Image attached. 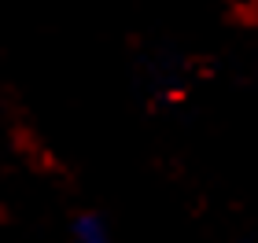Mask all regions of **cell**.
Returning a JSON list of instances; mask_svg holds the SVG:
<instances>
[{"label": "cell", "mask_w": 258, "mask_h": 243, "mask_svg": "<svg viewBox=\"0 0 258 243\" xmlns=\"http://www.w3.org/2000/svg\"><path fill=\"white\" fill-rule=\"evenodd\" d=\"M70 236H74V243H111V228L103 221V214L85 210L70 221Z\"/></svg>", "instance_id": "1"}]
</instances>
